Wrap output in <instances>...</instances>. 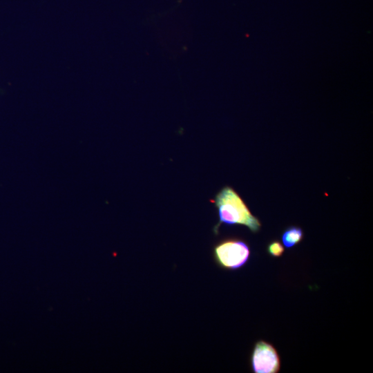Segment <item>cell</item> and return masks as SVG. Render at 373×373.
<instances>
[{
    "instance_id": "obj_1",
    "label": "cell",
    "mask_w": 373,
    "mask_h": 373,
    "mask_svg": "<svg viewBox=\"0 0 373 373\" xmlns=\"http://www.w3.org/2000/svg\"><path fill=\"white\" fill-rule=\"evenodd\" d=\"M212 202L218 209L219 216V222L213 229L216 235L218 234L219 227L222 223L244 225L253 233L260 230V220L251 213L242 198L233 188L228 186L223 187Z\"/></svg>"
},
{
    "instance_id": "obj_2",
    "label": "cell",
    "mask_w": 373,
    "mask_h": 373,
    "mask_svg": "<svg viewBox=\"0 0 373 373\" xmlns=\"http://www.w3.org/2000/svg\"><path fill=\"white\" fill-rule=\"evenodd\" d=\"M248 245L238 238H228L213 247V254L216 264L227 270H235L244 266L250 256Z\"/></svg>"
},
{
    "instance_id": "obj_3",
    "label": "cell",
    "mask_w": 373,
    "mask_h": 373,
    "mask_svg": "<svg viewBox=\"0 0 373 373\" xmlns=\"http://www.w3.org/2000/svg\"><path fill=\"white\" fill-rule=\"evenodd\" d=\"M251 363L255 373H276L280 370V358L272 345L258 341L253 350Z\"/></svg>"
},
{
    "instance_id": "obj_4",
    "label": "cell",
    "mask_w": 373,
    "mask_h": 373,
    "mask_svg": "<svg viewBox=\"0 0 373 373\" xmlns=\"http://www.w3.org/2000/svg\"><path fill=\"white\" fill-rule=\"evenodd\" d=\"M303 232L301 228L291 226L285 230L282 235L283 245L287 248H291L303 240Z\"/></svg>"
},
{
    "instance_id": "obj_5",
    "label": "cell",
    "mask_w": 373,
    "mask_h": 373,
    "mask_svg": "<svg viewBox=\"0 0 373 373\" xmlns=\"http://www.w3.org/2000/svg\"><path fill=\"white\" fill-rule=\"evenodd\" d=\"M285 249L282 244L278 241L274 240L270 242L267 247V251L269 254L273 257H280L284 253Z\"/></svg>"
}]
</instances>
